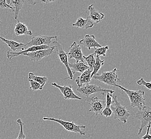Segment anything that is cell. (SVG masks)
I'll use <instances>...</instances> for the list:
<instances>
[{
    "mask_svg": "<svg viewBox=\"0 0 151 139\" xmlns=\"http://www.w3.org/2000/svg\"><path fill=\"white\" fill-rule=\"evenodd\" d=\"M28 79L32 80L33 81H35L40 85L42 87H44V85L46 84L47 81V78L46 77H39L34 75L33 73L29 72V78Z\"/></svg>",
    "mask_w": 151,
    "mask_h": 139,
    "instance_id": "obj_21",
    "label": "cell"
},
{
    "mask_svg": "<svg viewBox=\"0 0 151 139\" xmlns=\"http://www.w3.org/2000/svg\"><path fill=\"white\" fill-rule=\"evenodd\" d=\"M69 52L67 54L68 58H75L76 62H81L85 63L84 59V56L82 51L81 47L79 44H77L75 41L73 42L71 46L69 48Z\"/></svg>",
    "mask_w": 151,
    "mask_h": 139,
    "instance_id": "obj_11",
    "label": "cell"
},
{
    "mask_svg": "<svg viewBox=\"0 0 151 139\" xmlns=\"http://www.w3.org/2000/svg\"><path fill=\"white\" fill-rule=\"evenodd\" d=\"M104 63H105V61L101 60L100 57L99 56L96 57V62L93 67V71L91 74V78H92L94 75H96L98 74V72L100 69V68L102 66L104 65Z\"/></svg>",
    "mask_w": 151,
    "mask_h": 139,
    "instance_id": "obj_22",
    "label": "cell"
},
{
    "mask_svg": "<svg viewBox=\"0 0 151 139\" xmlns=\"http://www.w3.org/2000/svg\"><path fill=\"white\" fill-rule=\"evenodd\" d=\"M106 97V107H111V105L113 104V100L112 99V95L110 93H107Z\"/></svg>",
    "mask_w": 151,
    "mask_h": 139,
    "instance_id": "obj_27",
    "label": "cell"
},
{
    "mask_svg": "<svg viewBox=\"0 0 151 139\" xmlns=\"http://www.w3.org/2000/svg\"><path fill=\"white\" fill-rule=\"evenodd\" d=\"M79 44L87 48L88 50H90L92 48L96 49L102 47L96 41V38L94 35H85L84 38L79 41Z\"/></svg>",
    "mask_w": 151,
    "mask_h": 139,
    "instance_id": "obj_13",
    "label": "cell"
},
{
    "mask_svg": "<svg viewBox=\"0 0 151 139\" xmlns=\"http://www.w3.org/2000/svg\"><path fill=\"white\" fill-rule=\"evenodd\" d=\"M43 3H46V4H48V3H52L54 2V1H41Z\"/></svg>",
    "mask_w": 151,
    "mask_h": 139,
    "instance_id": "obj_32",
    "label": "cell"
},
{
    "mask_svg": "<svg viewBox=\"0 0 151 139\" xmlns=\"http://www.w3.org/2000/svg\"><path fill=\"white\" fill-rule=\"evenodd\" d=\"M117 71L118 70L116 68H114L112 71H107V72H102L100 75L97 74L96 75H94L92 78L107 85L110 86L116 87L117 85L121 82V80L117 75Z\"/></svg>",
    "mask_w": 151,
    "mask_h": 139,
    "instance_id": "obj_3",
    "label": "cell"
},
{
    "mask_svg": "<svg viewBox=\"0 0 151 139\" xmlns=\"http://www.w3.org/2000/svg\"><path fill=\"white\" fill-rule=\"evenodd\" d=\"M147 131H146V133L145 134V135L142 136V138L141 139H151V135L150 134V130L151 128V124H149L147 126Z\"/></svg>",
    "mask_w": 151,
    "mask_h": 139,
    "instance_id": "obj_31",
    "label": "cell"
},
{
    "mask_svg": "<svg viewBox=\"0 0 151 139\" xmlns=\"http://www.w3.org/2000/svg\"><path fill=\"white\" fill-rule=\"evenodd\" d=\"M113 100V104L111 105V110L114 112V118L125 124L128 118L131 116L127 109L125 106H122L117 100V96L112 95Z\"/></svg>",
    "mask_w": 151,
    "mask_h": 139,
    "instance_id": "obj_2",
    "label": "cell"
},
{
    "mask_svg": "<svg viewBox=\"0 0 151 139\" xmlns=\"http://www.w3.org/2000/svg\"><path fill=\"white\" fill-rule=\"evenodd\" d=\"M43 120L56 122L62 125L65 130L69 132H72L75 133H79L81 135H85L86 134L85 132L81 130L82 128L83 129L86 128L85 126H81V125L76 124L73 122H67V121H64L62 119H56L54 118H48V117H44Z\"/></svg>",
    "mask_w": 151,
    "mask_h": 139,
    "instance_id": "obj_4",
    "label": "cell"
},
{
    "mask_svg": "<svg viewBox=\"0 0 151 139\" xmlns=\"http://www.w3.org/2000/svg\"><path fill=\"white\" fill-rule=\"evenodd\" d=\"M0 39L3 41L4 43H6L10 48L13 51L12 52H17V51L20 52L25 50L24 47L25 44L22 43H19L17 42H16L15 41L9 40H6L5 38H3L0 36Z\"/></svg>",
    "mask_w": 151,
    "mask_h": 139,
    "instance_id": "obj_17",
    "label": "cell"
},
{
    "mask_svg": "<svg viewBox=\"0 0 151 139\" xmlns=\"http://www.w3.org/2000/svg\"><path fill=\"white\" fill-rule=\"evenodd\" d=\"M94 25V24L88 18L87 19H84L83 18L79 17L78 18L75 23L73 24L72 26H75L78 28L88 29L93 27Z\"/></svg>",
    "mask_w": 151,
    "mask_h": 139,
    "instance_id": "obj_18",
    "label": "cell"
},
{
    "mask_svg": "<svg viewBox=\"0 0 151 139\" xmlns=\"http://www.w3.org/2000/svg\"><path fill=\"white\" fill-rule=\"evenodd\" d=\"M52 39H57V36H48L40 35L36 37H33L28 43L25 44V50L29 47L34 46H40L42 45L50 46L52 43Z\"/></svg>",
    "mask_w": 151,
    "mask_h": 139,
    "instance_id": "obj_9",
    "label": "cell"
},
{
    "mask_svg": "<svg viewBox=\"0 0 151 139\" xmlns=\"http://www.w3.org/2000/svg\"><path fill=\"white\" fill-rule=\"evenodd\" d=\"M85 101L90 105L89 112H92L94 115L98 117L101 115L102 111L106 107V100L100 99L97 97H86Z\"/></svg>",
    "mask_w": 151,
    "mask_h": 139,
    "instance_id": "obj_6",
    "label": "cell"
},
{
    "mask_svg": "<svg viewBox=\"0 0 151 139\" xmlns=\"http://www.w3.org/2000/svg\"><path fill=\"white\" fill-rule=\"evenodd\" d=\"M137 84L140 85V86H145L146 88H147L148 90H151V82H146L144 79L142 78L140 79L139 80L137 81Z\"/></svg>",
    "mask_w": 151,
    "mask_h": 139,
    "instance_id": "obj_28",
    "label": "cell"
},
{
    "mask_svg": "<svg viewBox=\"0 0 151 139\" xmlns=\"http://www.w3.org/2000/svg\"><path fill=\"white\" fill-rule=\"evenodd\" d=\"M51 85L53 87H56L60 90L61 93L64 96V99L65 100H82L81 97H79L75 93L73 92V87L71 85H69L68 86H61L57 84L55 82L52 83Z\"/></svg>",
    "mask_w": 151,
    "mask_h": 139,
    "instance_id": "obj_10",
    "label": "cell"
},
{
    "mask_svg": "<svg viewBox=\"0 0 151 139\" xmlns=\"http://www.w3.org/2000/svg\"><path fill=\"white\" fill-rule=\"evenodd\" d=\"M7 1L6 0H0V8L1 9H4V8H8L14 10V8L12 7L10 5L9 3H6Z\"/></svg>",
    "mask_w": 151,
    "mask_h": 139,
    "instance_id": "obj_29",
    "label": "cell"
},
{
    "mask_svg": "<svg viewBox=\"0 0 151 139\" xmlns=\"http://www.w3.org/2000/svg\"><path fill=\"white\" fill-rule=\"evenodd\" d=\"M69 66L70 67L73 75L76 72L83 73L86 70L89 69V67H88L87 64L81 62H76L75 63H69Z\"/></svg>",
    "mask_w": 151,
    "mask_h": 139,
    "instance_id": "obj_19",
    "label": "cell"
},
{
    "mask_svg": "<svg viewBox=\"0 0 151 139\" xmlns=\"http://www.w3.org/2000/svg\"><path fill=\"white\" fill-rule=\"evenodd\" d=\"M52 44H54V46L55 47V48H56V49L57 55L58 56V58H60L61 63L64 65L67 69V72H68L69 76H68V77L65 78V80L68 79H69L70 80H73V74L71 71L70 67L69 66V63L68 62V57L67 52L64 51L62 46L58 43L57 41H53Z\"/></svg>",
    "mask_w": 151,
    "mask_h": 139,
    "instance_id": "obj_8",
    "label": "cell"
},
{
    "mask_svg": "<svg viewBox=\"0 0 151 139\" xmlns=\"http://www.w3.org/2000/svg\"><path fill=\"white\" fill-rule=\"evenodd\" d=\"M92 72V70L88 69L86 70L81 75L78 77L76 79L75 82L76 84L78 86V88L82 87L83 85L88 84V83L91 80V74Z\"/></svg>",
    "mask_w": 151,
    "mask_h": 139,
    "instance_id": "obj_15",
    "label": "cell"
},
{
    "mask_svg": "<svg viewBox=\"0 0 151 139\" xmlns=\"http://www.w3.org/2000/svg\"><path fill=\"white\" fill-rule=\"evenodd\" d=\"M15 34L17 36L20 35H31L33 33L31 30H29L27 28L26 24L21 23L19 20H18L17 23L16 24L15 30Z\"/></svg>",
    "mask_w": 151,
    "mask_h": 139,
    "instance_id": "obj_16",
    "label": "cell"
},
{
    "mask_svg": "<svg viewBox=\"0 0 151 139\" xmlns=\"http://www.w3.org/2000/svg\"><path fill=\"white\" fill-rule=\"evenodd\" d=\"M94 54H91L90 55L87 56V57L84 56V59L85 63L87 64L89 69L93 71V67L96 62V59L94 58Z\"/></svg>",
    "mask_w": 151,
    "mask_h": 139,
    "instance_id": "obj_23",
    "label": "cell"
},
{
    "mask_svg": "<svg viewBox=\"0 0 151 139\" xmlns=\"http://www.w3.org/2000/svg\"><path fill=\"white\" fill-rule=\"evenodd\" d=\"M28 80L29 81V84H30L29 88L32 89L33 91L38 90H42L43 89V87H42L40 85L38 82H37L36 81H33L30 79H28Z\"/></svg>",
    "mask_w": 151,
    "mask_h": 139,
    "instance_id": "obj_26",
    "label": "cell"
},
{
    "mask_svg": "<svg viewBox=\"0 0 151 139\" xmlns=\"http://www.w3.org/2000/svg\"><path fill=\"white\" fill-rule=\"evenodd\" d=\"M108 49H109V47L107 46L96 48L94 49V54L96 55V56H99V57H100L101 56H106V52Z\"/></svg>",
    "mask_w": 151,
    "mask_h": 139,
    "instance_id": "obj_24",
    "label": "cell"
},
{
    "mask_svg": "<svg viewBox=\"0 0 151 139\" xmlns=\"http://www.w3.org/2000/svg\"><path fill=\"white\" fill-rule=\"evenodd\" d=\"M24 2L25 1L23 0H15V1H10V2L12 3L14 6V9L12 11L14 12V18L15 19H17L19 12L20 10L23 8Z\"/></svg>",
    "mask_w": 151,
    "mask_h": 139,
    "instance_id": "obj_20",
    "label": "cell"
},
{
    "mask_svg": "<svg viewBox=\"0 0 151 139\" xmlns=\"http://www.w3.org/2000/svg\"><path fill=\"white\" fill-rule=\"evenodd\" d=\"M0 20H1V19H0Z\"/></svg>",
    "mask_w": 151,
    "mask_h": 139,
    "instance_id": "obj_33",
    "label": "cell"
},
{
    "mask_svg": "<svg viewBox=\"0 0 151 139\" xmlns=\"http://www.w3.org/2000/svg\"><path fill=\"white\" fill-rule=\"evenodd\" d=\"M112 113H113V112L110 107H105L104 110L102 111L101 115L105 116L106 117H111Z\"/></svg>",
    "mask_w": 151,
    "mask_h": 139,
    "instance_id": "obj_30",
    "label": "cell"
},
{
    "mask_svg": "<svg viewBox=\"0 0 151 139\" xmlns=\"http://www.w3.org/2000/svg\"><path fill=\"white\" fill-rule=\"evenodd\" d=\"M116 87H119V88L121 89L122 91H124L127 94L130 101L131 106L132 107H137L140 111L145 106V99L144 97L145 94V92L144 91H142L141 90H127L119 85H117Z\"/></svg>",
    "mask_w": 151,
    "mask_h": 139,
    "instance_id": "obj_1",
    "label": "cell"
},
{
    "mask_svg": "<svg viewBox=\"0 0 151 139\" xmlns=\"http://www.w3.org/2000/svg\"><path fill=\"white\" fill-rule=\"evenodd\" d=\"M134 118H137L140 120V125L138 132V135H139L142 133L143 128L149 124H151V107L148 106H144L142 110L136 114Z\"/></svg>",
    "mask_w": 151,
    "mask_h": 139,
    "instance_id": "obj_7",
    "label": "cell"
},
{
    "mask_svg": "<svg viewBox=\"0 0 151 139\" xmlns=\"http://www.w3.org/2000/svg\"><path fill=\"white\" fill-rule=\"evenodd\" d=\"M87 9L90 12L88 18L90 19L94 24L101 22V21L105 17V15L96 10L93 4L88 6L87 7Z\"/></svg>",
    "mask_w": 151,
    "mask_h": 139,
    "instance_id": "obj_14",
    "label": "cell"
},
{
    "mask_svg": "<svg viewBox=\"0 0 151 139\" xmlns=\"http://www.w3.org/2000/svg\"><path fill=\"white\" fill-rule=\"evenodd\" d=\"M77 92L81 93L82 95L86 96V97L89 96L96 93H101L102 95H105L107 93H110L113 94L114 93V90H111L103 89L101 87L98 85L94 84H86L82 87L78 88L77 89Z\"/></svg>",
    "mask_w": 151,
    "mask_h": 139,
    "instance_id": "obj_5",
    "label": "cell"
},
{
    "mask_svg": "<svg viewBox=\"0 0 151 139\" xmlns=\"http://www.w3.org/2000/svg\"><path fill=\"white\" fill-rule=\"evenodd\" d=\"M55 49V47L52 46V47L50 49H47L40 50H38L35 52H28L26 54H24L23 55H25L27 57H29L31 61L33 62H38L42 59V58H45L49 56L50 55L54 52L53 50Z\"/></svg>",
    "mask_w": 151,
    "mask_h": 139,
    "instance_id": "obj_12",
    "label": "cell"
},
{
    "mask_svg": "<svg viewBox=\"0 0 151 139\" xmlns=\"http://www.w3.org/2000/svg\"><path fill=\"white\" fill-rule=\"evenodd\" d=\"M17 123L19 125L20 129H19V133L18 135V137L16 139H26V136L24 133L23 126L24 123L20 119H18L17 120Z\"/></svg>",
    "mask_w": 151,
    "mask_h": 139,
    "instance_id": "obj_25",
    "label": "cell"
}]
</instances>
